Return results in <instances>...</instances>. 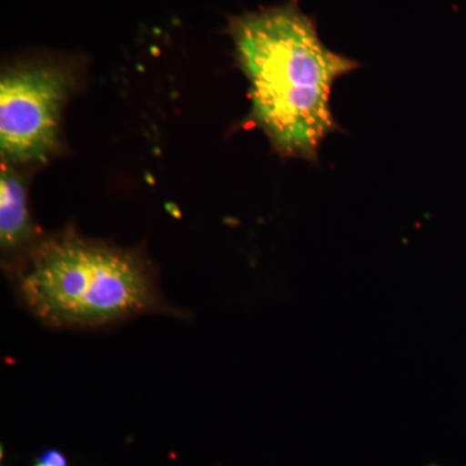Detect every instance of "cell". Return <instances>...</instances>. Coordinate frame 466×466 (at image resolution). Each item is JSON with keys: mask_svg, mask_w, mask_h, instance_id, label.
Returning a JSON list of instances; mask_svg holds the SVG:
<instances>
[{"mask_svg": "<svg viewBox=\"0 0 466 466\" xmlns=\"http://www.w3.org/2000/svg\"><path fill=\"white\" fill-rule=\"evenodd\" d=\"M228 30L249 81L251 121L280 155L317 162L321 144L339 130L330 108L333 86L358 61L324 45L299 0L245 12Z\"/></svg>", "mask_w": 466, "mask_h": 466, "instance_id": "cell-1", "label": "cell"}, {"mask_svg": "<svg viewBox=\"0 0 466 466\" xmlns=\"http://www.w3.org/2000/svg\"><path fill=\"white\" fill-rule=\"evenodd\" d=\"M18 293L34 317L55 328H97L164 309L139 256L70 232L34 248Z\"/></svg>", "mask_w": 466, "mask_h": 466, "instance_id": "cell-2", "label": "cell"}, {"mask_svg": "<svg viewBox=\"0 0 466 466\" xmlns=\"http://www.w3.org/2000/svg\"><path fill=\"white\" fill-rule=\"evenodd\" d=\"M72 73L52 61H30L0 79V150L12 165L45 162L57 148L61 109Z\"/></svg>", "mask_w": 466, "mask_h": 466, "instance_id": "cell-3", "label": "cell"}, {"mask_svg": "<svg viewBox=\"0 0 466 466\" xmlns=\"http://www.w3.org/2000/svg\"><path fill=\"white\" fill-rule=\"evenodd\" d=\"M35 240L27 208L26 184L12 164L3 162L0 174V245L3 254L14 256Z\"/></svg>", "mask_w": 466, "mask_h": 466, "instance_id": "cell-4", "label": "cell"}, {"mask_svg": "<svg viewBox=\"0 0 466 466\" xmlns=\"http://www.w3.org/2000/svg\"><path fill=\"white\" fill-rule=\"evenodd\" d=\"M36 461L45 466H67L66 456L57 450L45 451Z\"/></svg>", "mask_w": 466, "mask_h": 466, "instance_id": "cell-5", "label": "cell"}, {"mask_svg": "<svg viewBox=\"0 0 466 466\" xmlns=\"http://www.w3.org/2000/svg\"><path fill=\"white\" fill-rule=\"evenodd\" d=\"M34 466H45V465L41 464V462L36 461V464Z\"/></svg>", "mask_w": 466, "mask_h": 466, "instance_id": "cell-6", "label": "cell"}]
</instances>
